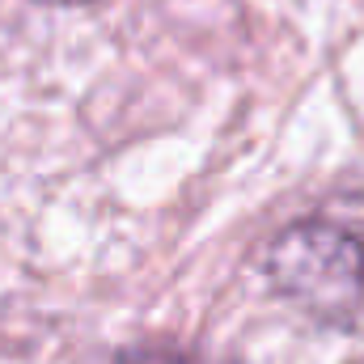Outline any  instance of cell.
<instances>
[{"label": "cell", "instance_id": "obj_1", "mask_svg": "<svg viewBox=\"0 0 364 364\" xmlns=\"http://www.w3.org/2000/svg\"><path fill=\"white\" fill-rule=\"evenodd\" d=\"M272 288L322 326H356L364 318V242L331 220L288 225L267 246Z\"/></svg>", "mask_w": 364, "mask_h": 364}, {"label": "cell", "instance_id": "obj_2", "mask_svg": "<svg viewBox=\"0 0 364 364\" xmlns=\"http://www.w3.org/2000/svg\"><path fill=\"white\" fill-rule=\"evenodd\" d=\"M38 4H85V0H38Z\"/></svg>", "mask_w": 364, "mask_h": 364}]
</instances>
